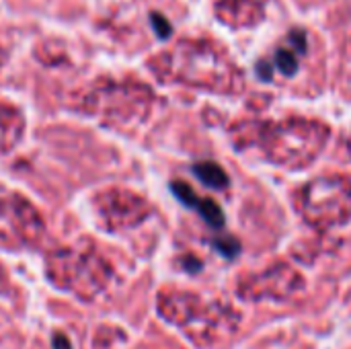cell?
Wrapping results in <instances>:
<instances>
[{"instance_id": "obj_1", "label": "cell", "mask_w": 351, "mask_h": 349, "mask_svg": "<svg viewBox=\"0 0 351 349\" xmlns=\"http://www.w3.org/2000/svg\"><path fill=\"white\" fill-rule=\"evenodd\" d=\"M241 146H255L282 167L300 171L311 167L329 142V128L315 119H286L278 123H247L237 134Z\"/></svg>"}, {"instance_id": "obj_5", "label": "cell", "mask_w": 351, "mask_h": 349, "mask_svg": "<svg viewBox=\"0 0 351 349\" xmlns=\"http://www.w3.org/2000/svg\"><path fill=\"white\" fill-rule=\"evenodd\" d=\"M306 51V33L304 31H292L288 35L286 45L278 47L274 53V60H269L271 68H278L284 76H294L298 72V56Z\"/></svg>"}, {"instance_id": "obj_2", "label": "cell", "mask_w": 351, "mask_h": 349, "mask_svg": "<svg viewBox=\"0 0 351 349\" xmlns=\"http://www.w3.org/2000/svg\"><path fill=\"white\" fill-rule=\"evenodd\" d=\"M296 210L317 230H331L351 220V177L323 175L296 193Z\"/></svg>"}, {"instance_id": "obj_9", "label": "cell", "mask_w": 351, "mask_h": 349, "mask_svg": "<svg viewBox=\"0 0 351 349\" xmlns=\"http://www.w3.org/2000/svg\"><path fill=\"white\" fill-rule=\"evenodd\" d=\"M348 148H350V156H351V138H350V144H348Z\"/></svg>"}, {"instance_id": "obj_6", "label": "cell", "mask_w": 351, "mask_h": 349, "mask_svg": "<svg viewBox=\"0 0 351 349\" xmlns=\"http://www.w3.org/2000/svg\"><path fill=\"white\" fill-rule=\"evenodd\" d=\"M193 173L197 175L199 181H204L206 185H210L214 189H226L228 187V175L216 163H197L193 167Z\"/></svg>"}, {"instance_id": "obj_4", "label": "cell", "mask_w": 351, "mask_h": 349, "mask_svg": "<svg viewBox=\"0 0 351 349\" xmlns=\"http://www.w3.org/2000/svg\"><path fill=\"white\" fill-rule=\"evenodd\" d=\"M171 189H173V193L177 195L179 202H183V204L189 206L191 210L199 212V216H202L212 228L224 226V214H222L220 206H218L214 200H210V197H199V195H197L187 183H183V181H175V183L171 185Z\"/></svg>"}, {"instance_id": "obj_7", "label": "cell", "mask_w": 351, "mask_h": 349, "mask_svg": "<svg viewBox=\"0 0 351 349\" xmlns=\"http://www.w3.org/2000/svg\"><path fill=\"white\" fill-rule=\"evenodd\" d=\"M150 21H152V25H154V29H156V33L160 35V37H169L171 35V23L162 16V14H152L150 16Z\"/></svg>"}, {"instance_id": "obj_8", "label": "cell", "mask_w": 351, "mask_h": 349, "mask_svg": "<svg viewBox=\"0 0 351 349\" xmlns=\"http://www.w3.org/2000/svg\"><path fill=\"white\" fill-rule=\"evenodd\" d=\"M53 349H72V344L66 335H53Z\"/></svg>"}, {"instance_id": "obj_3", "label": "cell", "mask_w": 351, "mask_h": 349, "mask_svg": "<svg viewBox=\"0 0 351 349\" xmlns=\"http://www.w3.org/2000/svg\"><path fill=\"white\" fill-rule=\"evenodd\" d=\"M304 286L302 276L284 263H278L261 274H253L247 276L241 286H239V294L245 300H288L292 296H296Z\"/></svg>"}]
</instances>
